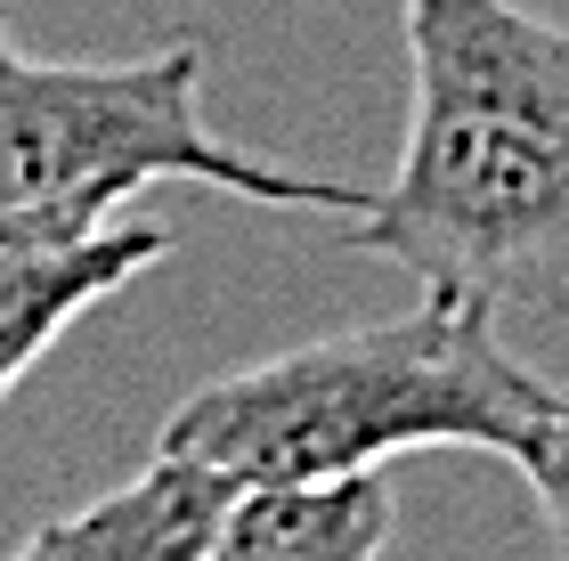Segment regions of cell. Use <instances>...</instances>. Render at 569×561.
Instances as JSON below:
<instances>
[{
	"instance_id": "1",
	"label": "cell",
	"mask_w": 569,
	"mask_h": 561,
	"mask_svg": "<svg viewBox=\"0 0 569 561\" xmlns=\"http://www.w3.org/2000/svg\"><path fill=\"white\" fill-rule=\"evenodd\" d=\"M399 24L407 147L350 244L488 318L569 293V24L521 0H399Z\"/></svg>"
},
{
	"instance_id": "2",
	"label": "cell",
	"mask_w": 569,
	"mask_h": 561,
	"mask_svg": "<svg viewBox=\"0 0 569 561\" xmlns=\"http://www.w3.org/2000/svg\"><path fill=\"white\" fill-rule=\"evenodd\" d=\"M546 407L553 382L512 359L497 318L423 293L407 318L212 374L163 415L154 448L237 489H318V480L382 472L416 448L512 455Z\"/></svg>"
},
{
	"instance_id": "3",
	"label": "cell",
	"mask_w": 569,
	"mask_h": 561,
	"mask_svg": "<svg viewBox=\"0 0 569 561\" xmlns=\"http://www.w3.org/2000/svg\"><path fill=\"white\" fill-rule=\"evenodd\" d=\"M154 180H196L277 212H367V188L220 139L203 122L196 41L122 66H33L0 49V220L17 237H90Z\"/></svg>"
},
{
	"instance_id": "4",
	"label": "cell",
	"mask_w": 569,
	"mask_h": 561,
	"mask_svg": "<svg viewBox=\"0 0 569 561\" xmlns=\"http://www.w3.org/2000/svg\"><path fill=\"white\" fill-rule=\"evenodd\" d=\"M171 252L154 220H107L90 237H9L0 244V399L33 374L73 318L114 301Z\"/></svg>"
},
{
	"instance_id": "5",
	"label": "cell",
	"mask_w": 569,
	"mask_h": 561,
	"mask_svg": "<svg viewBox=\"0 0 569 561\" xmlns=\"http://www.w3.org/2000/svg\"><path fill=\"white\" fill-rule=\"evenodd\" d=\"M237 497H244L237 480L154 448L139 480H122L66 521H41L9 561H203Z\"/></svg>"
},
{
	"instance_id": "6",
	"label": "cell",
	"mask_w": 569,
	"mask_h": 561,
	"mask_svg": "<svg viewBox=\"0 0 569 561\" xmlns=\"http://www.w3.org/2000/svg\"><path fill=\"white\" fill-rule=\"evenodd\" d=\"M391 489L382 472L318 480V489H244L203 561H382Z\"/></svg>"
},
{
	"instance_id": "7",
	"label": "cell",
	"mask_w": 569,
	"mask_h": 561,
	"mask_svg": "<svg viewBox=\"0 0 569 561\" xmlns=\"http://www.w3.org/2000/svg\"><path fill=\"white\" fill-rule=\"evenodd\" d=\"M512 464H521L529 497H537V513H546L553 545H561V561H569V399H561V391H553L546 415L529 423V440L512 448Z\"/></svg>"
},
{
	"instance_id": "8",
	"label": "cell",
	"mask_w": 569,
	"mask_h": 561,
	"mask_svg": "<svg viewBox=\"0 0 569 561\" xmlns=\"http://www.w3.org/2000/svg\"><path fill=\"white\" fill-rule=\"evenodd\" d=\"M9 237H17V228H9V220H0V244H9Z\"/></svg>"
},
{
	"instance_id": "9",
	"label": "cell",
	"mask_w": 569,
	"mask_h": 561,
	"mask_svg": "<svg viewBox=\"0 0 569 561\" xmlns=\"http://www.w3.org/2000/svg\"><path fill=\"white\" fill-rule=\"evenodd\" d=\"M0 49H9V41H0Z\"/></svg>"
}]
</instances>
